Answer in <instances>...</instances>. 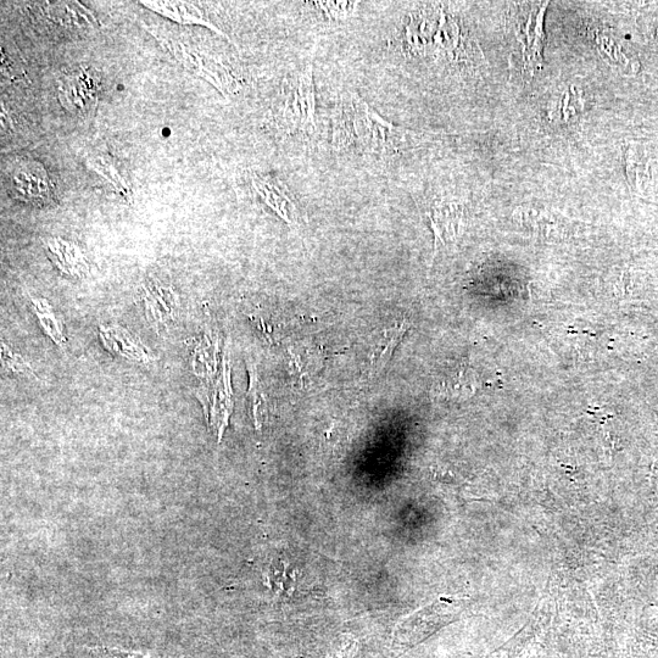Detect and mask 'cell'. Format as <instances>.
<instances>
[{
  "instance_id": "1",
  "label": "cell",
  "mask_w": 658,
  "mask_h": 658,
  "mask_svg": "<svg viewBox=\"0 0 658 658\" xmlns=\"http://www.w3.org/2000/svg\"><path fill=\"white\" fill-rule=\"evenodd\" d=\"M406 133L392 122L384 120L358 93L340 96L333 114V147L342 150L390 156L399 153Z\"/></svg>"
},
{
  "instance_id": "2",
  "label": "cell",
  "mask_w": 658,
  "mask_h": 658,
  "mask_svg": "<svg viewBox=\"0 0 658 658\" xmlns=\"http://www.w3.org/2000/svg\"><path fill=\"white\" fill-rule=\"evenodd\" d=\"M398 42L409 57L459 63L467 55V42L459 22L444 8L426 7L410 14Z\"/></svg>"
},
{
  "instance_id": "3",
  "label": "cell",
  "mask_w": 658,
  "mask_h": 658,
  "mask_svg": "<svg viewBox=\"0 0 658 658\" xmlns=\"http://www.w3.org/2000/svg\"><path fill=\"white\" fill-rule=\"evenodd\" d=\"M269 124L281 135L310 136L316 130V92L312 63L284 78L269 113Z\"/></svg>"
},
{
  "instance_id": "4",
  "label": "cell",
  "mask_w": 658,
  "mask_h": 658,
  "mask_svg": "<svg viewBox=\"0 0 658 658\" xmlns=\"http://www.w3.org/2000/svg\"><path fill=\"white\" fill-rule=\"evenodd\" d=\"M144 27L169 50L178 63H181L192 74L213 85L223 97H231L241 91L242 77L220 55L161 35L160 31H156L152 27Z\"/></svg>"
},
{
  "instance_id": "5",
  "label": "cell",
  "mask_w": 658,
  "mask_h": 658,
  "mask_svg": "<svg viewBox=\"0 0 658 658\" xmlns=\"http://www.w3.org/2000/svg\"><path fill=\"white\" fill-rule=\"evenodd\" d=\"M102 76L96 69L81 66L66 72L58 81V97L63 108L78 117H89L98 107Z\"/></svg>"
},
{
  "instance_id": "6",
  "label": "cell",
  "mask_w": 658,
  "mask_h": 658,
  "mask_svg": "<svg viewBox=\"0 0 658 658\" xmlns=\"http://www.w3.org/2000/svg\"><path fill=\"white\" fill-rule=\"evenodd\" d=\"M7 186L11 197L33 205L53 203L54 186L44 166L37 161L19 160L11 165Z\"/></svg>"
},
{
  "instance_id": "7",
  "label": "cell",
  "mask_w": 658,
  "mask_h": 658,
  "mask_svg": "<svg viewBox=\"0 0 658 658\" xmlns=\"http://www.w3.org/2000/svg\"><path fill=\"white\" fill-rule=\"evenodd\" d=\"M252 184L261 202L280 216L289 226L299 223V211L289 188L278 178L271 175L253 174Z\"/></svg>"
},
{
  "instance_id": "8",
  "label": "cell",
  "mask_w": 658,
  "mask_h": 658,
  "mask_svg": "<svg viewBox=\"0 0 658 658\" xmlns=\"http://www.w3.org/2000/svg\"><path fill=\"white\" fill-rule=\"evenodd\" d=\"M454 605V602L440 601L407 618L395 632L398 643H414L415 639H420V635H425L423 632L426 630L437 629L440 624L449 621L454 615V611H451Z\"/></svg>"
},
{
  "instance_id": "9",
  "label": "cell",
  "mask_w": 658,
  "mask_h": 658,
  "mask_svg": "<svg viewBox=\"0 0 658 658\" xmlns=\"http://www.w3.org/2000/svg\"><path fill=\"white\" fill-rule=\"evenodd\" d=\"M42 13L53 24L68 30H93L100 25L96 16L78 2L43 3Z\"/></svg>"
},
{
  "instance_id": "10",
  "label": "cell",
  "mask_w": 658,
  "mask_h": 658,
  "mask_svg": "<svg viewBox=\"0 0 658 658\" xmlns=\"http://www.w3.org/2000/svg\"><path fill=\"white\" fill-rule=\"evenodd\" d=\"M407 329H409V323L404 321L377 334L367 353L368 376H377L384 370V367L392 359L401 339L405 336Z\"/></svg>"
},
{
  "instance_id": "11",
  "label": "cell",
  "mask_w": 658,
  "mask_h": 658,
  "mask_svg": "<svg viewBox=\"0 0 658 658\" xmlns=\"http://www.w3.org/2000/svg\"><path fill=\"white\" fill-rule=\"evenodd\" d=\"M143 7L153 10L154 13L165 16V18L178 22L182 25H198L204 26L206 29L214 31L217 35L231 41L230 37L225 32L219 29L213 22H211L204 11L197 7L194 3L189 2H139Z\"/></svg>"
},
{
  "instance_id": "12",
  "label": "cell",
  "mask_w": 658,
  "mask_h": 658,
  "mask_svg": "<svg viewBox=\"0 0 658 658\" xmlns=\"http://www.w3.org/2000/svg\"><path fill=\"white\" fill-rule=\"evenodd\" d=\"M49 259L57 269L70 277L85 276L88 264L85 253L76 244L60 238H49L44 242Z\"/></svg>"
},
{
  "instance_id": "13",
  "label": "cell",
  "mask_w": 658,
  "mask_h": 658,
  "mask_svg": "<svg viewBox=\"0 0 658 658\" xmlns=\"http://www.w3.org/2000/svg\"><path fill=\"white\" fill-rule=\"evenodd\" d=\"M431 221L436 249L439 245L454 243L459 238L464 222V210L455 203H439L433 206L428 214Z\"/></svg>"
},
{
  "instance_id": "14",
  "label": "cell",
  "mask_w": 658,
  "mask_h": 658,
  "mask_svg": "<svg viewBox=\"0 0 658 658\" xmlns=\"http://www.w3.org/2000/svg\"><path fill=\"white\" fill-rule=\"evenodd\" d=\"M142 297L150 321L164 323L174 317L176 299L170 287H165L156 280H149L143 286Z\"/></svg>"
},
{
  "instance_id": "15",
  "label": "cell",
  "mask_w": 658,
  "mask_h": 658,
  "mask_svg": "<svg viewBox=\"0 0 658 658\" xmlns=\"http://www.w3.org/2000/svg\"><path fill=\"white\" fill-rule=\"evenodd\" d=\"M100 339H102L105 349L109 350L111 354L120 355L122 358L141 362V364H147L152 360L147 350L124 328L102 327L100 328Z\"/></svg>"
},
{
  "instance_id": "16",
  "label": "cell",
  "mask_w": 658,
  "mask_h": 658,
  "mask_svg": "<svg viewBox=\"0 0 658 658\" xmlns=\"http://www.w3.org/2000/svg\"><path fill=\"white\" fill-rule=\"evenodd\" d=\"M546 5L545 7L540 8L538 14L532 13L529 15L526 24H524L522 30L517 33L518 42H520L523 47L524 60H526L527 64L532 66L533 69L543 63V16Z\"/></svg>"
},
{
  "instance_id": "17",
  "label": "cell",
  "mask_w": 658,
  "mask_h": 658,
  "mask_svg": "<svg viewBox=\"0 0 658 658\" xmlns=\"http://www.w3.org/2000/svg\"><path fill=\"white\" fill-rule=\"evenodd\" d=\"M624 164H626V174L630 187L634 191L643 192L654 178L652 161L645 155L643 150L632 146L627 149Z\"/></svg>"
},
{
  "instance_id": "18",
  "label": "cell",
  "mask_w": 658,
  "mask_h": 658,
  "mask_svg": "<svg viewBox=\"0 0 658 658\" xmlns=\"http://www.w3.org/2000/svg\"><path fill=\"white\" fill-rule=\"evenodd\" d=\"M89 166L94 172L104 178L105 182L109 184L111 188L114 189V192L119 194L120 197L124 198L126 202H132V191L130 186L125 181V178L120 175L117 167L108 158L105 156H98V158L89 161Z\"/></svg>"
},
{
  "instance_id": "19",
  "label": "cell",
  "mask_w": 658,
  "mask_h": 658,
  "mask_svg": "<svg viewBox=\"0 0 658 658\" xmlns=\"http://www.w3.org/2000/svg\"><path fill=\"white\" fill-rule=\"evenodd\" d=\"M32 309L38 317L39 323L46 332L47 336L52 338L55 343L63 347L65 344V336L60 322L55 317L52 306L48 304L46 299L38 300L32 299Z\"/></svg>"
},
{
  "instance_id": "20",
  "label": "cell",
  "mask_w": 658,
  "mask_h": 658,
  "mask_svg": "<svg viewBox=\"0 0 658 658\" xmlns=\"http://www.w3.org/2000/svg\"><path fill=\"white\" fill-rule=\"evenodd\" d=\"M248 370L250 375L248 398L250 399V406H252L255 425L260 427L262 412H264L265 394L262 393L258 373H256L254 366L248 364Z\"/></svg>"
},
{
  "instance_id": "21",
  "label": "cell",
  "mask_w": 658,
  "mask_h": 658,
  "mask_svg": "<svg viewBox=\"0 0 658 658\" xmlns=\"http://www.w3.org/2000/svg\"><path fill=\"white\" fill-rule=\"evenodd\" d=\"M317 8L321 9L323 15L331 21L347 20L353 15L356 3L351 2H315Z\"/></svg>"
},
{
  "instance_id": "22",
  "label": "cell",
  "mask_w": 658,
  "mask_h": 658,
  "mask_svg": "<svg viewBox=\"0 0 658 658\" xmlns=\"http://www.w3.org/2000/svg\"><path fill=\"white\" fill-rule=\"evenodd\" d=\"M2 74L8 80L24 81L26 78V70L18 61L11 58L8 53L4 52L2 47Z\"/></svg>"
},
{
  "instance_id": "23",
  "label": "cell",
  "mask_w": 658,
  "mask_h": 658,
  "mask_svg": "<svg viewBox=\"0 0 658 658\" xmlns=\"http://www.w3.org/2000/svg\"><path fill=\"white\" fill-rule=\"evenodd\" d=\"M2 361L3 365L7 367V370L13 373H27L31 371V366L20 355L14 354L8 345L4 343H2Z\"/></svg>"
},
{
  "instance_id": "24",
  "label": "cell",
  "mask_w": 658,
  "mask_h": 658,
  "mask_svg": "<svg viewBox=\"0 0 658 658\" xmlns=\"http://www.w3.org/2000/svg\"><path fill=\"white\" fill-rule=\"evenodd\" d=\"M89 655L92 658H143V655L139 652L107 648V646L89 649Z\"/></svg>"
},
{
  "instance_id": "25",
  "label": "cell",
  "mask_w": 658,
  "mask_h": 658,
  "mask_svg": "<svg viewBox=\"0 0 658 658\" xmlns=\"http://www.w3.org/2000/svg\"><path fill=\"white\" fill-rule=\"evenodd\" d=\"M657 37H658V31H657Z\"/></svg>"
}]
</instances>
